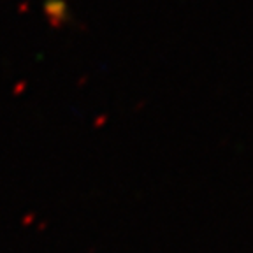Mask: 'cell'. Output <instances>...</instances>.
<instances>
[{"instance_id": "6da1fadb", "label": "cell", "mask_w": 253, "mask_h": 253, "mask_svg": "<svg viewBox=\"0 0 253 253\" xmlns=\"http://www.w3.org/2000/svg\"><path fill=\"white\" fill-rule=\"evenodd\" d=\"M44 11H46L47 18H51L55 21V25H62L63 20H69L67 4L63 0H46Z\"/></svg>"}]
</instances>
